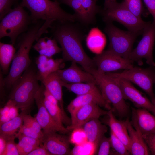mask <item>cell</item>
Returning a JSON list of instances; mask_svg holds the SVG:
<instances>
[{
    "mask_svg": "<svg viewBox=\"0 0 155 155\" xmlns=\"http://www.w3.org/2000/svg\"><path fill=\"white\" fill-rule=\"evenodd\" d=\"M57 0L71 8L74 11L76 21L84 26L95 24L96 15L101 10L95 0Z\"/></svg>",
    "mask_w": 155,
    "mask_h": 155,
    "instance_id": "cell-11",
    "label": "cell"
},
{
    "mask_svg": "<svg viewBox=\"0 0 155 155\" xmlns=\"http://www.w3.org/2000/svg\"><path fill=\"white\" fill-rule=\"evenodd\" d=\"M45 87L42 83L35 97L38 112L35 118L40 126L43 132H56L62 133H66L70 131L67 127L61 126L53 119L47 109L44 103V91Z\"/></svg>",
    "mask_w": 155,
    "mask_h": 155,
    "instance_id": "cell-12",
    "label": "cell"
},
{
    "mask_svg": "<svg viewBox=\"0 0 155 155\" xmlns=\"http://www.w3.org/2000/svg\"><path fill=\"white\" fill-rule=\"evenodd\" d=\"M17 135L13 136L7 140L6 145L2 155H19L17 145L15 142Z\"/></svg>",
    "mask_w": 155,
    "mask_h": 155,
    "instance_id": "cell-35",
    "label": "cell"
},
{
    "mask_svg": "<svg viewBox=\"0 0 155 155\" xmlns=\"http://www.w3.org/2000/svg\"><path fill=\"white\" fill-rule=\"evenodd\" d=\"M138 127L142 134L155 132V116L147 109H135Z\"/></svg>",
    "mask_w": 155,
    "mask_h": 155,
    "instance_id": "cell-24",
    "label": "cell"
},
{
    "mask_svg": "<svg viewBox=\"0 0 155 155\" xmlns=\"http://www.w3.org/2000/svg\"><path fill=\"white\" fill-rule=\"evenodd\" d=\"M110 138L111 147L113 149V154L120 155L130 154L125 145L111 130Z\"/></svg>",
    "mask_w": 155,
    "mask_h": 155,
    "instance_id": "cell-32",
    "label": "cell"
},
{
    "mask_svg": "<svg viewBox=\"0 0 155 155\" xmlns=\"http://www.w3.org/2000/svg\"><path fill=\"white\" fill-rule=\"evenodd\" d=\"M23 125L32 128L40 134H43L41 127L35 118L28 113L24 117Z\"/></svg>",
    "mask_w": 155,
    "mask_h": 155,
    "instance_id": "cell-37",
    "label": "cell"
},
{
    "mask_svg": "<svg viewBox=\"0 0 155 155\" xmlns=\"http://www.w3.org/2000/svg\"><path fill=\"white\" fill-rule=\"evenodd\" d=\"M154 106L155 107V104H154Z\"/></svg>",
    "mask_w": 155,
    "mask_h": 155,
    "instance_id": "cell-48",
    "label": "cell"
},
{
    "mask_svg": "<svg viewBox=\"0 0 155 155\" xmlns=\"http://www.w3.org/2000/svg\"><path fill=\"white\" fill-rule=\"evenodd\" d=\"M13 44L0 43V63L3 73H8L9 67L14 58L16 49Z\"/></svg>",
    "mask_w": 155,
    "mask_h": 155,
    "instance_id": "cell-28",
    "label": "cell"
},
{
    "mask_svg": "<svg viewBox=\"0 0 155 155\" xmlns=\"http://www.w3.org/2000/svg\"><path fill=\"white\" fill-rule=\"evenodd\" d=\"M23 7L18 4L1 20L0 39L8 37L14 45L20 35L26 32L33 24L30 15Z\"/></svg>",
    "mask_w": 155,
    "mask_h": 155,
    "instance_id": "cell-7",
    "label": "cell"
},
{
    "mask_svg": "<svg viewBox=\"0 0 155 155\" xmlns=\"http://www.w3.org/2000/svg\"><path fill=\"white\" fill-rule=\"evenodd\" d=\"M75 22H55L51 32L61 46L63 59L80 65L84 71L91 73L96 69L93 59L86 54L82 42L86 35L79 25Z\"/></svg>",
    "mask_w": 155,
    "mask_h": 155,
    "instance_id": "cell-1",
    "label": "cell"
},
{
    "mask_svg": "<svg viewBox=\"0 0 155 155\" xmlns=\"http://www.w3.org/2000/svg\"><path fill=\"white\" fill-rule=\"evenodd\" d=\"M105 22L117 21L123 25L128 30L142 34L143 30L148 22L135 16L127 8L123 1L104 3L100 13Z\"/></svg>",
    "mask_w": 155,
    "mask_h": 155,
    "instance_id": "cell-6",
    "label": "cell"
},
{
    "mask_svg": "<svg viewBox=\"0 0 155 155\" xmlns=\"http://www.w3.org/2000/svg\"><path fill=\"white\" fill-rule=\"evenodd\" d=\"M57 132H43L41 144L51 155L70 154L69 139L66 136Z\"/></svg>",
    "mask_w": 155,
    "mask_h": 155,
    "instance_id": "cell-16",
    "label": "cell"
},
{
    "mask_svg": "<svg viewBox=\"0 0 155 155\" xmlns=\"http://www.w3.org/2000/svg\"><path fill=\"white\" fill-rule=\"evenodd\" d=\"M44 103L47 109L53 119L58 124L63 126V123L65 122V120L60 106L53 104L45 98Z\"/></svg>",
    "mask_w": 155,
    "mask_h": 155,
    "instance_id": "cell-31",
    "label": "cell"
},
{
    "mask_svg": "<svg viewBox=\"0 0 155 155\" xmlns=\"http://www.w3.org/2000/svg\"><path fill=\"white\" fill-rule=\"evenodd\" d=\"M91 74L95 80L103 96L106 100L113 106L119 117L122 119L129 114V108L125 102L119 85L111 78L105 73L94 69Z\"/></svg>",
    "mask_w": 155,
    "mask_h": 155,
    "instance_id": "cell-5",
    "label": "cell"
},
{
    "mask_svg": "<svg viewBox=\"0 0 155 155\" xmlns=\"http://www.w3.org/2000/svg\"><path fill=\"white\" fill-rule=\"evenodd\" d=\"M142 34V39L137 47L129 54L128 59L141 65L144 59L147 64L150 66H155L153 54L155 42V22L153 21L148 22Z\"/></svg>",
    "mask_w": 155,
    "mask_h": 155,
    "instance_id": "cell-10",
    "label": "cell"
},
{
    "mask_svg": "<svg viewBox=\"0 0 155 155\" xmlns=\"http://www.w3.org/2000/svg\"><path fill=\"white\" fill-rule=\"evenodd\" d=\"M142 135L151 154L155 155V132Z\"/></svg>",
    "mask_w": 155,
    "mask_h": 155,
    "instance_id": "cell-41",
    "label": "cell"
},
{
    "mask_svg": "<svg viewBox=\"0 0 155 155\" xmlns=\"http://www.w3.org/2000/svg\"><path fill=\"white\" fill-rule=\"evenodd\" d=\"M98 104L91 103L79 109L71 118V123L67 127L69 131L82 127L86 123L94 119H99L101 116L107 115L108 111H105Z\"/></svg>",
    "mask_w": 155,
    "mask_h": 155,
    "instance_id": "cell-17",
    "label": "cell"
},
{
    "mask_svg": "<svg viewBox=\"0 0 155 155\" xmlns=\"http://www.w3.org/2000/svg\"><path fill=\"white\" fill-rule=\"evenodd\" d=\"M154 67L150 66L146 68L133 67L119 73L108 72L105 73L109 77L124 78L135 84L146 93L154 105L155 96L153 91V85L155 82Z\"/></svg>",
    "mask_w": 155,
    "mask_h": 155,
    "instance_id": "cell-9",
    "label": "cell"
},
{
    "mask_svg": "<svg viewBox=\"0 0 155 155\" xmlns=\"http://www.w3.org/2000/svg\"><path fill=\"white\" fill-rule=\"evenodd\" d=\"M93 59L97 70L101 73L128 69L134 67L133 62L131 60L117 55L108 50L97 54Z\"/></svg>",
    "mask_w": 155,
    "mask_h": 155,
    "instance_id": "cell-13",
    "label": "cell"
},
{
    "mask_svg": "<svg viewBox=\"0 0 155 155\" xmlns=\"http://www.w3.org/2000/svg\"><path fill=\"white\" fill-rule=\"evenodd\" d=\"M38 80L37 73L28 67L12 86L9 99L15 102L18 109L22 111L30 108L40 86Z\"/></svg>",
    "mask_w": 155,
    "mask_h": 155,
    "instance_id": "cell-4",
    "label": "cell"
},
{
    "mask_svg": "<svg viewBox=\"0 0 155 155\" xmlns=\"http://www.w3.org/2000/svg\"><path fill=\"white\" fill-rule=\"evenodd\" d=\"M28 155H51V154L41 144L39 147L29 153Z\"/></svg>",
    "mask_w": 155,
    "mask_h": 155,
    "instance_id": "cell-44",
    "label": "cell"
},
{
    "mask_svg": "<svg viewBox=\"0 0 155 155\" xmlns=\"http://www.w3.org/2000/svg\"><path fill=\"white\" fill-rule=\"evenodd\" d=\"M149 13L153 18V21L155 22V0H143Z\"/></svg>",
    "mask_w": 155,
    "mask_h": 155,
    "instance_id": "cell-43",
    "label": "cell"
},
{
    "mask_svg": "<svg viewBox=\"0 0 155 155\" xmlns=\"http://www.w3.org/2000/svg\"><path fill=\"white\" fill-rule=\"evenodd\" d=\"M87 137L88 141L93 144L97 149L100 142L107 131V128L99 121L98 119H92L82 127Z\"/></svg>",
    "mask_w": 155,
    "mask_h": 155,
    "instance_id": "cell-22",
    "label": "cell"
},
{
    "mask_svg": "<svg viewBox=\"0 0 155 155\" xmlns=\"http://www.w3.org/2000/svg\"><path fill=\"white\" fill-rule=\"evenodd\" d=\"M7 142V140L0 136V155L2 154L5 148Z\"/></svg>",
    "mask_w": 155,
    "mask_h": 155,
    "instance_id": "cell-46",
    "label": "cell"
},
{
    "mask_svg": "<svg viewBox=\"0 0 155 155\" xmlns=\"http://www.w3.org/2000/svg\"><path fill=\"white\" fill-rule=\"evenodd\" d=\"M113 112L112 110L108 111L107 115L108 117L107 124L110 127V130L125 145L129 152L130 140L125 121L117 119Z\"/></svg>",
    "mask_w": 155,
    "mask_h": 155,
    "instance_id": "cell-23",
    "label": "cell"
},
{
    "mask_svg": "<svg viewBox=\"0 0 155 155\" xmlns=\"http://www.w3.org/2000/svg\"><path fill=\"white\" fill-rule=\"evenodd\" d=\"M28 110H24L18 116L0 125V136L7 140L11 137L16 135L17 132L23 125V117L28 113Z\"/></svg>",
    "mask_w": 155,
    "mask_h": 155,
    "instance_id": "cell-25",
    "label": "cell"
},
{
    "mask_svg": "<svg viewBox=\"0 0 155 155\" xmlns=\"http://www.w3.org/2000/svg\"><path fill=\"white\" fill-rule=\"evenodd\" d=\"M105 23L104 31L107 35L109 41L108 50L128 59L134 42L138 36L141 34L129 30H121L114 26L113 22Z\"/></svg>",
    "mask_w": 155,
    "mask_h": 155,
    "instance_id": "cell-8",
    "label": "cell"
},
{
    "mask_svg": "<svg viewBox=\"0 0 155 155\" xmlns=\"http://www.w3.org/2000/svg\"><path fill=\"white\" fill-rule=\"evenodd\" d=\"M91 103H95L108 111L113 109L106 100L100 91L77 96L68 105L67 110L72 118L77 111L82 107Z\"/></svg>",
    "mask_w": 155,
    "mask_h": 155,
    "instance_id": "cell-18",
    "label": "cell"
},
{
    "mask_svg": "<svg viewBox=\"0 0 155 155\" xmlns=\"http://www.w3.org/2000/svg\"><path fill=\"white\" fill-rule=\"evenodd\" d=\"M20 4L30 11L33 23L40 20L44 21L37 34V40L43 34L49 32L48 29L55 22H76L74 14L63 10L57 0H22Z\"/></svg>",
    "mask_w": 155,
    "mask_h": 155,
    "instance_id": "cell-2",
    "label": "cell"
},
{
    "mask_svg": "<svg viewBox=\"0 0 155 155\" xmlns=\"http://www.w3.org/2000/svg\"><path fill=\"white\" fill-rule=\"evenodd\" d=\"M18 132L25 136L40 141L43 135L39 133L32 128L23 124L20 128Z\"/></svg>",
    "mask_w": 155,
    "mask_h": 155,
    "instance_id": "cell-40",
    "label": "cell"
},
{
    "mask_svg": "<svg viewBox=\"0 0 155 155\" xmlns=\"http://www.w3.org/2000/svg\"><path fill=\"white\" fill-rule=\"evenodd\" d=\"M130 140L129 152L132 155H151L149 150L138 127L135 108H132L131 121L128 119L125 120Z\"/></svg>",
    "mask_w": 155,
    "mask_h": 155,
    "instance_id": "cell-15",
    "label": "cell"
},
{
    "mask_svg": "<svg viewBox=\"0 0 155 155\" xmlns=\"http://www.w3.org/2000/svg\"><path fill=\"white\" fill-rule=\"evenodd\" d=\"M125 5L133 14L139 18L142 15L147 16L149 13L144 8L142 0H124Z\"/></svg>",
    "mask_w": 155,
    "mask_h": 155,
    "instance_id": "cell-30",
    "label": "cell"
},
{
    "mask_svg": "<svg viewBox=\"0 0 155 155\" xmlns=\"http://www.w3.org/2000/svg\"><path fill=\"white\" fill-rule=\"evenodd\" d=\"M64 61L63 58L54 59L52 57L40 55L36 60L38 80H40L50 74L63 68Z\"/></svg>",
    "mask_w": 155,
    "mask_h": 155,
    "instance_id": "cell-20",
    "label": "cell"
},
{
    "mask_svg": "<svg viewBox=\"0 0 155 155\" xmlns=\"http://www.w3.org/2000/svg\"><path fill=\"white\" fill-rule=\"evenodd\" d=\"M56 72L61 80L66 83H93L96 84L93 76L90 73L82 70L74 62H72L68 68L60 69Z\"/></svg>",
    "mask_w": 155,
    "mask_h": 155,
    "instance_id": "cell-19",
    "label": "cell"
},
{
    "mask_svg": "<svg viewBox=\"0 0 155 155\" xmlns=\"http://www.w3.org/2000/svg\"><path fill=\"white\" fill-rule=\"evenodd\" d=\"M16 145L20 155H28L30 152L39 147L31 144Z\"/></svg>",
    "mask_w": 155,
    "mask_h": 155,
    "instance_id": "cell-42",
    "label": "cell"
},
{
    "mask_svg": "<svg viewBox=\"0 0 155 155\" xmlns=\"http://www.w3.org/2000/svg\"><path fill=\"white\" fill-rule=\"evenodd\" d=\"M69 139L70 142L75 146L81 145L87 142L86 134L82 127L73 129Z\"/></svg>",
    "mask_w": 155,
    "mask_h": 155,
    "instance_id": "cell-34",
    "label": "cell"
},
{
    "mask_svg": "<svg viewBox=\"0 0 155 155\" xmlns=\"http://www.w3.org/2000/svg\"><path fill=\"white\" fill-rule=\"evenodd\" d=\"M44 22L40 20L32 24L19 38L18 50L15 54L8 75L3 79L5 86L7 88L12 87L29 67L31 62L29 56L30 51L33 42L36 40L38 32Z\"/></svg>",
    "mask_w": 155,
    "mask_h": 155,
    "instance_id": "cell-3",
    "label": "cell"
},
{
    "mask_svg": "<svg viewBox=\"0 0 155 155\" xmlns=\"http://www.w3.org/2000/svg\"><path fill=\"white\" fill-rule=\"evenodd\" d=\"M95 146L88 141L84 144L75 146L71 151L72 155H92L94 154L97 150Z\"/></svg>",
    "mask_w": 155,
    "mask_h": 155,
    "instance_id": "cell-33",
    "label": "cell"
},
{
    "mask_svg": "<svg viewBox=\"0 0 155 155\" xmlns=\"http://www.w3.org/2000/svg\"><path fill=\"white\" fill-rule=\"evenodd\" d=\"M116 1V0H105L104 3H108Z\"/></svg>",
    "mask_w": 155,
    "mask_h": 155,
    "instance_id": "cell-47",
    "label": "cell"
},
{
    "mask_svg": "<svg viewBox=\"0 0 155 155\" xmlns=\"http://www.w3.org/2000/svg\"><path fill=\"white\" fill-rule=\"evenodd\" d=\"M110 77L119 86L125 100L131 101L137 108L147 109L155 116V107L153 104L146 96L143 95L131 82L123 78Z\"/></svg>",
    "mask_w": 155,
    "mask_h": 155,
    "instance_id": "cell-14",
    "label": "cell"
},
{
    "mask_svg": "<svg viewBox=\"0 0 155 155\" xmlns=\"http://www.w3.org/2000/svg\"><path fill=\"white\" fill-rule=\"evenodd\" d=\"M57 42L54 38L47 37L40 38L33 47L40 55L52 57L53 55L62 51L61 48L58 46Z\"/></svg>",
    "mask_w": 155,
    "mask_h": 155,
    "instance_id": "cell-26",
    "label": "cell"
},
{
    "mask_svg": "<svg viewBox=\"0 0 155 155\" xmlns=\"http://www.w3.org/2000/svg\"><path fill=\"white\" fill-rule=\"evenodd\" d=\"M20 0H0V19L1 20L12 9L18 5Z\"/></svg>",
    "mask_w": 155,
    "mask_h": 155,
    "instance_id": "cell-36",
    "label": "cell"
},
{
    "mask_svg": "<svg viewBox=\"0 0 155 155\" xmlns=\"http://www.w3.org/2000/svg\"><path fill=\"white\" fill-rule=\"evenodd\" d=\"M40 81L47 89L58 100L65 121L68 120L64 111L61 80L56 72H53Z\"/></svg>",
    "mask_w": 155,
    "mask_h": 155,
    "instance_id": "cell-21",
    "label": "cell"
},
{
    "mask_svg": "<svg viewBox=\"0 0 155 155\" xmlns=\"http://www.w3.org/2000/svg\"><path fill=\"white\" fill-rule=\"evenodd\" d=\"M106 42L104 35L96 28L92 29L86 37V43L88 47L92 52L97 54L102 52Z\"/></svg>",
    "mask_w": 155,
    "mask_h": 155,
    "instance_id": "cell-27",
    "label": "cell"
},
{
    "mask_svg": "<svg viewBox=\"0 0 155 155\" xmlns=\"http://www.w3.org/2000/svg\"><path fill=\"white\" fill-rule=\"evenodd\" d=\"M44 95L45 98L51 103L55 105L59 106V102L58 100L46 88L44 91Z\"/></svg>",
    "mask_w": 155,
    "mask_h": 155,
    "instance_id": "cell-45",
    "label": "cell"
},
{
    "mask_svg": "<svg viewBox=\"0 0 155 155\" xmlns=\"http://www.w3.org/2000/svg\"></svg>",
    "mask_w": 155,
    "mask_h": 155,
    "instance_id": "cell-50",
    "label": "cell"
},
{
    "mask_svg": "<svg viewBox=\"0 0 155 155\" xmlns=\"http://www.w3.org/2000/svg\"><path fill=\"white\" fill-rule=\"evenodd\" d=\"M95 0L96 1L97 0Z\"/></svg>",
    "mask_w": 155,
    "mask_h": 155,
    "instance_id": "cell-49",
    "label": "cell"
},
{
    "mask_svg": "<svg viewBox=\"0 0 155 155\" xmlns=\"http://www.w3.org/2000/svg\"><path fill=\"white\" fill-rule=\"evenodd\" d=\"M63 86L77 96L100 91L96 84L93 83H67L61 80Z\"/></svg>",
    "mask_w": 155,
    "mask_h": 155,
    "instance_id": "cell-29",
    "label": "cell"
},
{
    "mask_svg": "<svg viewBox=\"0 0 155 155\" xmlns=\"http://www.w3.org/2000/svg\"><path fill=\"white\" fill-rule=\"evenodd\" d=\"M17 137L19 140L18 145L31 144L39 146L41 143L40 140L26 136L18 132L17 133Z\"/></svg>",
    "mask_w": 155,
    "mask_h": 155,
    "instance_id": "cell-39",
    "label": "cell"
},
{
    "mask_svg": "<svg viewBox=\"0 0 155 155\" xmlns=\"http://www.w3.org/2000/svg\"><path fill=\"white\" fill-rule=\"evenodd\" d=\"M99 148L97 154L98 155H108L111 154V141L110 137L104 136L101 140L99 144Z\"/></svg>",
    "mask_w": 155,
    "mask_h": 155,
    "instance_id": "cell-38",
    "label": "cell"
}]
</instances>
